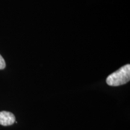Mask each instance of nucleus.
I'll list each match as a JSON object with an SVG mask.
<instances>
[{"instance_id": "1", "label": "nucleus", "mask_w": 130, "mask_h": 130, "mask_svg": "<svg viewBox=\"0 0 130 130\" xmlns=\"http://www.w3.org/2000/svg\"><path fill=\"white\" fill-rule=\"evenodd\" d=\"M130 80V65L126 64L112 73L107 78L106 83L110 86H119L126 84Z\"/></svg>"}, {"instance_id": "2", "label": "nucleus", "mask_w": 130, "mask_h": 130, "mask_svg": "<svg viewBox=\"0 0 130 130\" xmlns=\"http://www.w3.org/2000/svg\"><path fill=\"white\" fill-rule=\"evenodd\" d=\"M15 121V116L12 113L7 111H0V125L10 126L13 124Z\"/></svg>"}, {"instance_id": "3", "label": "nucleus", "mask_w": 130, "mask_h": 130, "mask_svg": "<svg viewBox=\"0 0 130 130\" xmlns=\"http://www.w3.org/2000/svg\"><path fill=\"white\" fill-rule=\"evenodd\" d=\"M6 67V62L4 58L0 55V69H4Z\"/></svg>"}]
</instances>
